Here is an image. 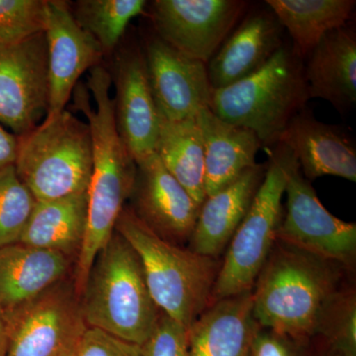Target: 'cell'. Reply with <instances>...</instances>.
I'll return each mask as SVG.
<instances>
[{
    "instance_id": "obj_1",
    "label": "cell",
    "mask_w": 356,
    "mask_h": 356,
    "mask_svg": "<svg viewBox=\"0 0 356 356\" xmlns=\"http://www.w3.org/2000/svg\"><path fill=\"white\" fill-rule=\"evenodd\" d=\"M112 76L102 65L90 70L88 83L74 88V107L84 115L92 139V172L88 189V222L76 259L74 284L81 294L92 262L115 233L132 194L137 165L117 132Z\"/></svg>"
},
{
    "instance_id": "obj_2",
    "label": "cell",
    "mask_w": 356,
    "mask_h": 356,
    "mask_svg": "<svg viewBox=\"0 0 356 356\" xmlns=\"http://www.w3.org/2000/svg\"><path fill=\"white\" fill-rule=\"evenodd\" d=\"M346 269L276 241L252 288V316L264 329L298 341L316 336L327 302Z\"/></svg>"
},
{
    "instance_id": "obj_3",
    "label": "cell",
    "mask_w": 356,
    "mask_h": 356,
    "mask_svg": "<svg viewBox=\"0 0 356 356\" xmlns=\"http://www.w3.org/2000/svg\"><path fill=\"white\" fill-rule=\"evenodd\" d=\"M79 298L86 327L140 346L161 313L137 252L116 231L96 255Z\"/></svg>"
},
{
    "instance_id": "obj_4",
    "label": "cell",
    "mask_w": 356,
    "mask_h": 356,
    "mask_svg": "<svg viewBox=\"0 0 356 356\" xmlns=\"http://www.w3.org/2000/svg\"><path fill=\"white\" fill-rule=\"evenodd\" d=\"M115 231L139 257L147 287L159 310L191 327L210 305L221 261L163 240L125 206Z\"/></svg>"
},
{
    "instance_id": "obj_5",
    "label": "cell",
    "mask_w": 356,
    "mask_h": 356,
    "mask_svg": "<svg viewBox=\"0 0 356 356\" xmlns=\"http://www.w3.org/2000/svg\"><path fill=\"white\" fill-rule=\"evenodd\" d=\"M309 99L303 60L283 44L252 76L213 89L209 109L222 120L252 130L262 146H273Z\"/></svg>"
},
{
    "instance_id": "obj_6",
    "label": "cell",
    "mask_w": 356,
    "mask_h": 356,
    "mask_svg": "<svg viewBox=\"0 0 356 356\" xmlns=\"http://www.w3.org/2000/svg\"><path fill=\"white\" fill-rule=\"evenodd\" d=\"M88 122L64 110L18 137L14 168L37 202L88 192L92 172Z\"/></svg>"
},
{
    "instance_id": "obj_7",
    "label": "cell",
    "mask_w": 356,
    "mask_h": 356,
    "mask_svg": "<svg viewBox=\"0 0 356 356\" xmlns=\"http://www.w3.org/2000/svg\"><path fill=\"white\" fill-rule=\"evenodd\" d=\"M273 146L269 151L266 177L221 261L210 305L252 291L276 242L283 215L289 151L280 143Z\"/></svg>"
},
{
    "instance_id": "obj_8",
    "label": "cell",
    "mask_w": 356,
    "mask_h": 356,
    "mask_svg": "<svg viewBox=\"0 0 356 356\" xmlns=\"http://www.w3.org/2000/svg\"><path fill=\"white\" fill-rule=\"evenodd\" d=\"M6 312V356L76 355L86 322L74 281L60 280L31 301Z\"/></svg>"
},
{
    "instance_id": "obj_9",
    "label": "cell",
    "mask_w": 356,
    "mask_h": 356,
    "mask_svg": "<svg viewBox=\"0 0 356 356\" xmlns=\"http://www.w3.org/2000/svg\"><path fill=\"white\" fill-rule=\"evenodd\" d=\"M284 194L286 205L276 241L353 271L356 261L355 222H344L325 209L290 151Z\"/></svg>"
},
{
    "instance_id": "obj_10",
    "label": "cell",
    "mask_w": 356,
    "mask_h": 356,
    "mask_svg": "<svg viewBox=\"0 0 356 356\" xmlns=\"http://www.w3.org/2000/svg\"><path fill=\"white\" fill-rule=\"evenodd\" d=\"M248 6L241 0H156L151 16L159 38L207 64Z\"/></svg>"
},
{
    "instance_id": "obj_11",
    "label": "cell",
    "mask_w": 356,
    "mask_h": 356,
    "mask_svg": "<svg viewBox=\"0 0 356 356\" xmlns=\"http://www.w3.org/2000/svg\"><path fill=\"white\" fill-rule=\"evenodd\" d=\"M48 110V63L44 33L0 44V124L20 137L39 125Z\"/></svg>"
},
{
    "instance_id": "obj_12",
    "label": "cell",
    "mask_w": 356,
    "mask_h": 356,
    "mask_svg": "<svg viewBox=\"0 0 356 356\" xmlns=\"http://www.w3.org/2000/svg\"><path fill=\"white\" fill-rule=\"evenodd\" d=\"M44 38L48 63V110L50 120L65 110L79 77L102 62V49L79 26L69 2L46 0Z\"/></svg>"
},
{
    "instance_id": "obj_13",
    "label": "cell",
    "mask_w": 356,
    "mask_h": 356,
    "mask_svg": "<svg viewBox=\"0 0 356 356\" xmlns=\"http://www.w3.org/2000/svg\"><path fill=\"white\" fill-rule=\"evenodd\" d=\"M136 165L131 209L154 234L184 247L189 242L201 206L168 172L156 153Z\"/></svg>"
},
{
    "instance_id": "obj_14",
    "label": "cell",
    "mask_w": 356,
    "mask_h": 356,
    "mask_svg": "<svg viewBox=\"0 0 356 356\" xmlns=\"http://www.w3.org/2000/svg\"><path fill=\"white\" fill-rule=\"evenodd\" d=\"M144 56L161 118L185 120L209 108L213 89L207 64L180 53L156 35L147 40Z\"/></svg>"
},
{
    "instance_id": "obj_15",
    "label": "cell",
    "mask_w": 356,
    "mask_h": 356,
    "mask_svg": "<svg viewBox=\"0 0 356 356\" xmlns=\"http://www.w3.org/2000/svg\"><path fill=\"white\" fill-rule=\"evenodd\" d=\"M114 83L117 132L138 163L156 152L161 121L144 51L134 47L120 53L115 65Z\"/></svg>"
},
{
    "instance_id": "obj_16",
    "label": "cell",
    "mask_w": 356,
    "mask_h": 356,
    "mask_svg": "<svg viewBox=\"0 0 356 356\" xmlns=\"http://www.w3.org/2000/svg\"><path fill=\"white\" fill-rule=\"evenodd\" d=\"M277 143L289 149L310 182L325 175L356 181L355 140L344 129L318 121L310 110L295 115Z\"/></svg>"
},
{
    "instance_id": "obj_17",
    "label": "cell",
    "mask_w": 356,
    "mask_h": 356,
    "mask_svg": "<svg viewBox=\"0 0 356 356\" xmlns=\"http://www.w3.org/2000/svg\"><path fill=\"white\" fill-rule=\"evenodd\" d=\"M283 31L270 9L248 13L207 63L211 88H227L264 67L282 47Z\"/></svg>"
},
{
    "instance_id": "obj_18",
    "label": "cell",
    "mask_w": 356,
    "mask_h": 356,
    "mask_svg": "<svg viewBox=\"0 0 356 356\" xmlns=\"http://www.w3.org/2000/svg\"><path fill=\"white\" fill-rule=\"evenodd\" d=\"M309 97L341 113L356 102V30L353 21L327 33L303 60Z\"/></svg>"
},
{
    "instance_id": "obj_19",
    "label": "cell",
    "mask_w": 356,
    "mask_h": 356,
    "mask_svg": "<svg viewBox=\"0 0 356 356\" xmlns=\"http://www.w3.org/2000/svg\"><path fill=\"white\" fill-rule=\"evenodd\" d=\"M267 165L257 163L226 188L206 197L189 238V250L219 259L248 214Z\"/></svg>"
},
{
    "instance_id": "obj_20",
    "label": "cell",
    "mask_w": 356,
    "mask_h": 356,
    "mask_svg": "<svg viewBox=\"0 0 356 356\" xmlns=\"http://www.w3.org/2000/svg\"><path fill=\"white\" fill-rule=\"evenodd\" d=\"M195 118L202 135L208 197L254 168L262 144L252 130L222 120L209 108L201 110Z\"/></svg>"
},
{
    "instance_id": "obj_21",
    "label": "cell",
    "mask_w": 356,
    "mask_h": 356,
    "mask_svg": "<svg viewBox=\"0 0 356 356\" xmlns=\"http://www.w3.org/2000/svg\"><path fill=\"white\" fill-rule=\"evenodd\" d=\"M257 327L252 290L220 300L188 327V356H250Z\"/></svg>"
},
{
    "instance_id": "obj_22",
    "label": "cell",
    "mask_w": 356,
    "mask_h": 356,
    "mask_svg": "<svg viewBox=\"0 0 356 356\" xmlns=\"http://www.w3.org/2000/svg\"><path fill=\"white\" fill-rule=\"evenodd\" d=\"M72 259L17 243L0 248V307L13 310L67 278Z\"/></svg>"
},
{
    "instance_id": "obj_23",
    "label": "cell",
    "mask_w": 356,
    "mask_h": 356,
    "mask_svg": "<svg viewBox=\"0 0 356 356\" xmlns=\"http://www.w3.org/2000/svg\"><path fill=\"white\" fill-rule=\"evenodd\" d=\"M88 204V192L36 202L19 243L77 259L86 235Z\"/></svg>"
},
{
    "instance_id": "obj_24",
    "label": "cell",
    "mask_w": 356,
    "mask_h": 356,
    "mask_svg": "<svg viewBox=\"0 0 356 356\" xmlns=\"http://www.w3.org/2000/svg\"><path fill=\"white\" fill-rule=\"evenodd\" d=\"M355 0H266L280 24L289 33L292 51L302 60L325 35L348 24Z\"/></svg>"
},
{
    "instance_id": "obj_25",
    "label": "cell",
    "mask_w": 356,
    "mask_h": 356,
    "mask_svg": "<svg viewBox=\"0 0 356 356\" xmlns=\"http://www.w3.org/2000/svg\"><path fill=\"white\" fill-rule=\"evenodd\" d=\"M154 153L195 202L202 205L207 197L204 147L195 117L180 121H168L161 117Z\"/></svg>"
},
{
    "instance_id": "obj_26",
    "label": "cell",
    "mask_w": 356,
    "mask_h": 356,
    "mask_svg": "<svg viewBox=\"0 0 356 356\" xmlns=\"http://www.w3.org/2000/svg\"><path fill=\"white\" fill-rule=\"evenodd\" d=\"M146 6L145 0H79L72 13L105 55L116 48L131 21Z\"/></svg>"
},
{
    "instance_id": "obj_27",
    "label": "cell",
    "mask_w": 356,
    "mask_h": 356,
    "mask_svg": "<svg viewBox=\"0 0 356 356\" xmlns=\"http://www.w3.org/2000/svg\"><path fill=\"white\" fill-rule=\"evenodd\" d=\"M324 337L332 353L356 356V291L348 283L339 288L327 302L316 336Z\"/></svg>"
},
{
    "instance_id": "obj_28",
    "label": "cell",
    "mask_w": 356,
    "mask_h": 356,
    "mask_svg": "<svg viewBox=\"0 0 356 356\" xmlns=\"http://www.w3.org/2000/svg\"><path fill=\"white\" fill-rule=\"evenodd\" d=\"M36 202L14 165L0 170V248L20 242Z\"/></svg>"
},
{
    "instance_id": "obj_29",
    "label": "cell",
    "mask_w": 356,
    "mask_h": 356,
    "mask_svg": "<svg viewBox=\"0 0 356 356\" xmlns=\"http://www.w3.org/2000/svg\"><path fill=\"white\" fill-rule=\"evenodd\" d=\"M46 0H0V44L21 43L44 31Z\"/></svg>"
},
{
    "instance_id": "obj_30",
    "label": "cell",
    "mask_w": 356,
    "mask_h": 356,
    "mask_svg": "<svg viewBox=\"0 0 356 356\" xmlns=\"http://www.w3.org/2000/svg\"><path fill=\"white\" fill-rule=\"evenodd\" d=\"M140 351L142 356H188V327L161 312Z\"/></svg>"
},
{
    "instance_id": "obj_31",
    "label": "cell",
    "mask_w": 356,
    "mask_h": 356,
    "mask_svg": "<svg viewBox=\"0 0 356 356\" xmlns=\"http://www.w3.org/2000/svg\"><path fill=\"white\" fill-rule=\"evenodd\" d=\"M76 356H142V351L137 344L88 327L77 348Z\"/></svg>"
},
{
    "instance_id": "obj_32",
    "label": "cell",
    "mask_w": 356,
    "mask_h": 356,
    "mask_svg": "<svg viewBox=\"0 0 356 356\" xmlns=\"http://www.w3.org/2000/svg\"><path fill=\"white\" fill-rule=\"evenodd\" d=\"M298 339L264 329L257 325L250 356H297L295 346Z\"/></svg>"
},
{
    "instance_id": "obj_33",
    "label": "cell",
    "mask_w": 356,
    "mask_h": 356,
    "mask_svg": "<svg viewBox=\"0 0 356 356\" xmlns=\"http://www.w3.org/2000/svg\"><path fill=\"white\" fill-rule=\"evenodd\" d=\"M18 151V137L8 132L0 124V170L13 165L16 161Z\"/></svg>"
},
{
    "instance_id": "obj_34",
    "label": "cell",
    "mask_w": 356,
    "mask_h": 356,
    "mask_svg": "<svg viewBox=\"0 0 356 356\" xmlns=\"http://www.w3.org/2000/svg\"><path fill=\"white\" fill-rule=\"evenodd\" d=\"M8 348V327L6 312L0 307V356H6Z\"/></svg>"
},
{
    "instance_id": "obj_35",
    "label": "cell",
    "mask_w": 356,
    "mask_h": 356,
    "mask_svg": "<svg viewBox=\"0 0 356 356\" xmlns=\"http://www.w3.org/2000/svg\"><path fill=\"white\" fill-rule=\"evenodd\" d=\"M327 356H344V355H339V353H332V351H331V353H329V355H327Z\"/></svg>"
},
{
    "instance_id": "obj_36",
    "label": "cell",
    "mask_w": 356,
    "mask_h": 356,
    "mask_svg": "<svg viewBox=\"0 0 356 356\" xmlns=\"http://www.w3.org/2000/svg\"><path fill=\"white\" fill-rule=\"evenodd\" d=\"M72 356H76V355H72Z\"/></svg>"
}]
</instances>
